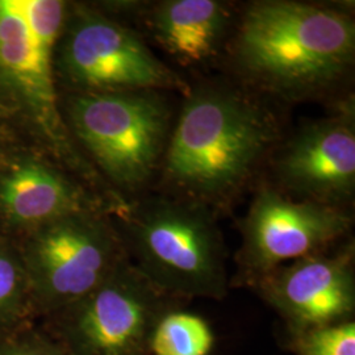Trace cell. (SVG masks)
Masks as SVG:
<instances>
[{
    "instance_id": "4fadbf2b",
    "label": "cell",
    "mask_w": 355,
    "mask_h": 355,
    "mask_svg": "<svg viewBox=\"0 0 355 355\" xmlns=\"http://www.w3.org/2000/svg\"><path fill=\"white\" fill-rule=\"evenodd\" d=\"M229 21L227 6L216 0H166L149 17L155 41L184 64H202L216 55Z\"/></svg>"
},
{
    "instance_id": "2e32d148",
    "label": "cell",
    "mask_w": 355,
    "mask_h": 355,
    "mask_svg": "<svg viewBox=\"0 0 355 355\" xmlns=\"http://www.w3.org/2000/svg\"><path fill=\"white\" fill-rule=\"evenodd\" d=\"M295 355H355V321L288 333Z\"/></svg>"
},
{
    "instance_id": "6da1fadb",
    "label": "cell",
    "mask_w": 355,
    "mask_h": 355,
    "mask_svg": "<svg viewBox=\"0 0 355 355\" xmlns=\"http://www.w3.org/2000/svg\"><path fill=\"white\" fill-rule=\"evenodd\" d=\"M354 55L350 15L291 0L250 4L234 45L236 64L243 76L266 91L295 99L340 82Z\"/></svg>"
},
{
    "instance_id": "7a4b0ae2",
    "label": "cell",
    "mask_w": 355,
    "mask_h": 355,
    "mask_svg": "<svg viewBox=\"0 0 355 355\" xmlns=\"http://www.w3.org/2000/svg\"><path fill=\"white\" fill-rule=\"evenodd\" d=\"M277 135L272 116L241 92L191 87L167 141L166 178L192 202L221 199L249 179Z\"/></svg>"
},
{
    "instance_id": "7c38bea8",
    "label": "cell",
    "mask_w": 355,
    "mask_h": 355,
    "mask_svg": "<svg viewBox=\"0 0 355 355\" xmlns=\"http://www.w3.org/2000/svg\"><path fill=\"white\" fill-rule=\"evenodd\" d=\"M0 209L11 225L28 232L91 211L85 195L70 180L32 161L13 166L1 179Z\"/></svg>"
},
{
    "instance_id": "30bf717a",
    "label": "cell",
    "mask_w": 355,
    "mask_h": 355,
    "mask_svg": "<svg viewBox=\"0 0 355 355\" xmlns=\"http://www.w3.org/2000/svg\"><path fill=\"white\" fill-rule=\"evenodd\" d=\"M252 288L279 315L288 333L353 321L354 243L278 267Z\"/></svg>"
},
{
    "instance_id": "3957f363",
    "label": "cell",
    "mask_w": 355,
    "mask_h": 355,
    "mask_svg": "<svg viewBox=\"0 0 355 355\" xmlns=\"http://www.w3.org/2000/svg\"><path fill=\"white\" fill-rule=\"evenodd\" d=\"M192 200L153 199L129 217L128 258L170 296L223 300L228 295L227 249L212 214Z\"/></svg>"
},
{
    "instance_id": "9a60e30c",
    "label": "cell",
    "mask_w": 355,
    "mask_h": 355,
    "mask_svg": "<svg viewBox=\"0 0 355 355\" xmlns=\"http://www.w3.org/2000/svg\"><path fill=\"white\" fill-rule=\"evenodd\" d=\"M36 320L20 252L0 240V333L36 324Z\"/></svg>"
},
{
    "instance_id": "277c9868",
    "label": "cell",
    "mask_w": 355,
    "mask_h": 355,
    "mask_svg": "<svg viewBox=\"0 0 355 355\" xmlns=\"http://www.w3.org/2000/svg\"><path fill=\"white\" fill-rule=\"evenodd\" d=\"M187 304L157 288L127 258L99 287L41 325L66 355H152L159 318Z\"/></svg>"
},
{
    "instance_id": "ba28073f",
    "label": "cell",
    "mask_w": 355,
    "mask_h": 355,
    "mask_svg": "<svg viewBox=\"0 0 355 355\" xmlns=\"http://www.w3.org/2000/svg\"><path fill=\"white\" fill-rule=\"evenodd\" d=\"M66 19L60 0H0V85L55 144H64L53 54Z\"/></svg>"
},
{
    "instance_id": "5bb4252c",
    "label": "cell",
    "mask_w": 355,
    "mask_h": 355,
    "mask_svg": "<svg viewBox=\"0 0 355 355\" xmlns=\"http://www.w3.org/2000/svg\"><path fill=\"white\" fill-rule=\"evenodd\" d=\"M216 346L211 324L180 306L166 312L153 331L152 355H211Z\"/></svg>"
},
{
    "instance_id": "e0dca14e",
    "label": "cell",
    "mask_w": 355,
    "mask_h": 355,
    "mask_svg": "<svg viewBox=\"0 0 355 355\" xmlns=\"http://www.w3.org/2000/svg\"><path fill=\"white\" fill-rule=\"evenodd\" d=\"M0 355H66L41 324L0 333Z\"/></svg>"
},
{
    "instance_id": "52a82bcc",
    "label": "cell",
    "mask_w": 355,
    "mask_h": 355,
    "mask_svg": "<svg viewBox=\"0 0 355 355\" xmlns=\"http://www.w3.org/2000/svg\"><path fill=\"white\" fill-rule=\"evenodd\" d=\"M353 228L343 208L292 199L271 187L258 191L241 225L236 255L237 275L232 286L253 287L270 271L333 249Z\"/></svg>"
},
{
    "instance_id": "5b68a950",
    "label": "cell",
    "mask_w": 355,
    "mask_h": 355,
    "mask_svg": "<svg viewBox=\"0 0 355 355\" xmlns=\"http://www.w3.org/2000/svg\"><path fill=\"white\" fill-rule=\"evenodd\" d=\"M19 252L37 318L87 296L128 258L121 236L92 211L28 232Z\"/></svg>"
},
{
    "instance_id": "9c48e42d",
    "label": "cell",
    "mask_w": 355,
    "mask_h": 355,
    "mask_svg": "<svg viewBox=\"0 0 355 355\" xmlns=\"http://www.w3.org/2000/svg\"><path fill=\"white\" fill-rule=\"evenodd\" d=\"M69 26L61 66L83 92H190V85L130 29L87 11L76 15Z\"/></svg>"
},
{
    "instance_id": "8992f818",
    "label": "cell",
    "mask_w": 355,
    "mask_h": 355,
    "mask_svg": "<svg viewBox=\"0 0 355 355\" xmlns=\"http://www.w3.org/2000/svg\"><path fill=\"white\" fill-rule=\"evenodd\" d=\"M67 112L78 139L114 183L140 187L161 164L170 108L158 91L80 92Z\"/></svg>"
},
{
    "instance_id": "8fae6325",
    "label": "cell",
    "mask_w": 355,
    "mask_h": 355,
    "mask_svg": "<svg viewBox=\"0 0 355 355\" xmlns=\"http://www.w3.org/2000/svg\"><path fill=\"white\" fill-rule=\"evenodd\" d=\"M353 103L300 129L277 161V177L299 199L338 207L355 190Z\"/></svg>"
}]
</instances>
